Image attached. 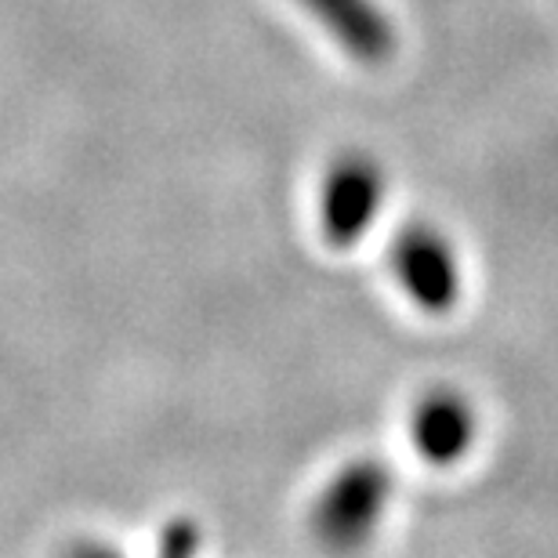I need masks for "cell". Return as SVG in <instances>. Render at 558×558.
I'll use <instances>...</instances> for the list:
<instances>
[{"label": "cell", "mask_w": 558, "mask_h": 558, "mask_svg": "<svg viewBox=\"0 0 558 558\" xmlns=\"http://www.w3.org/2000/svg\"><path fill=\"white\" fill-rule=\"evenodd\" d=\"M298 4L319 22V29L352 62L366 65V70L392 62L399 33L385 4H377V0H298Z\"/></svg>", "instance_id": "4"}, {"label": "cell", "mask_w": 558, "mask_h": 558, "mask_svg": "<svg viewBox=\"0 0 558 558\" xmlns=\"http://www.w3.org/2000/svg\"><path fill=\"white\" fill-rule=\"evenodd\" d=\"M196 548H199V530L189 519H174L163 533L160 555L156 558H196Z\"/></svg>", "instance_id": "6"}, {"label": "cell", "mask_w": 558, "mask_h": 558, "mask_svg": "<svg viewBox=\"0 0 558 558\" xmlns=\"http://www.w3.org/2000/svg\"><path fill=\"white\" fill-rule=\"evenodd\" d=\"M392 269L403 294L424 312H446L461 298V262L450 236L428 221H407L392 243Z\"/></svg>", "instance_id": "3"}, {"label": "cell", "mask_w": 558, "mask_h": 558, "mask_svg": "<svg viewBox=\"0 0 558 558\" xmlns=\"http://www.w3.org/2000/svg\"><path fill=\"white\" fill-rule=\"evenodd\" d=\"M475 407L457 388H432L410 414V439H414L424 461L435 468L464 461V453H472L475 446Z\"/></svg>", "instance_id": "5"}, {"label": "cell", "mask_w": 558, "mask_h": 558, "mask_svg": "<svg viewBox=\"0 0 558 558\" xmlns=\"http://www.w3.org/2000/svg\"><path fill=\"white\" fill-rule=\"evenodd\" d=\"M70 558H124L120 551H113L109 544H76L70 551Z\"/></svg>", "instance_id": "7"}, {"label": "cell", "mask_w": 558, "mask_h": 558, "mask_svg": "<svg viewBox=\"0 0 558 558\" xmlns=\"http://www.w3.org/2000/svg\"><path fill=\"white\" fill-rule=\"evenodd\" d=\"M392 472L374 457H355L319 489L312 533L327 551H360L392 505Z\"/></svg>", "instance_id": "1"}, {"label": "cell", "mask_w": 558, "mask_h": 558, "mask_svg": "<svg viewBox=\"0 0 558 558\" xmlns=\"http://www.w3.org/2000/svg\"><path fill=\"white\" fill-rule=\"evenodd\" d=\"M388 178L366 153H344L327 167L319 185V232L330 247H352L381 215Z\"/></svg>", "instance_id": "2"}]
</instances>
